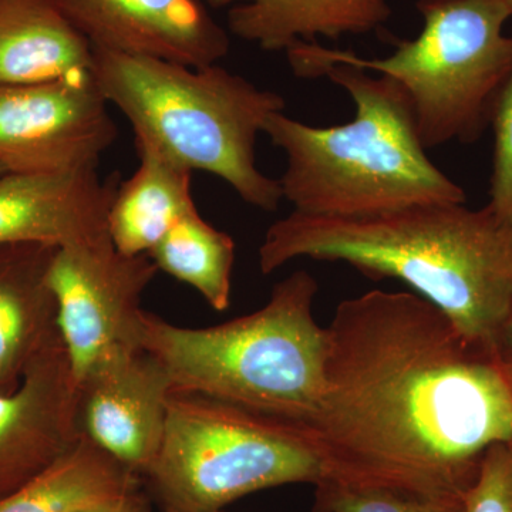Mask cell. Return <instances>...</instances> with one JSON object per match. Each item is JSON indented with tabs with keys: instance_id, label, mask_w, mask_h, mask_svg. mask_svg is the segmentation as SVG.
Returning <instances> with one entry per match:
<instances>
[{
	"instance_id": "d4e9b609",
	"label": "cell",
	"mask_w": 512,
	"mask_h": 512,
	"mask_svg": "<svg viewBox=\"0 0 512 512\" xmlns=\"http://www.w3.org/2000/svg\"><path fill=\"white\" fill-rule=\"evenodd\" d=\"M505 5L508 6V9H510L511 15H512V0H504Z\"/></svg>"
},
{
	"instance_id": "5bb4252c",
	"label": "cell",
	"mask_w": 512,
	"mask_h": 512,
	"mask_svg": "<svg viewBox=\"0 0 512 512\" xmlns=\"http://www.w3.org/2000/svg\"><path fill=\"white\" fill-rule=\"evenodd\" d=\"M57 248H0V393L15 390L32 363L59 338L47 269Z\"/></svg>"
},
{
	"instance_id": "7402d4cb",
	"label": "cell",
	"mask_w": 512,
	"mask_h": 512,
	"mask_svg": "<svg viewBox=\"0 0 512 512\" xmlns=\"http://www.w3.org/2000/svg\"><path fill=\"white\" fill-rule=\"evenodd\" d=\"M466 512H512V439L484 454L466 494Z\"/></svg>"
},
{
	"instance_id": "d6986e66",
	"label": "cell",
	"mask_w": 512,
	"mask_h": 512,
	"mask_svg": "<svg viewBox=\"0 0 512 512\" xmlns=\"http://www.w3.org/2000/svg\"><path fill=\"white\" fill-rule=\"evenodd\" d=\"M148 256L158 271L190 285L214 311L225 312L231 305L234 239L198 210L178 222Z\"/></svg>"
},
{
	"instance_id": "30bf717a",
	"label": "cell",
	"mask_w": 512,
	"mask_h": 512,
	"mask_svg": "<svg viewBox=\"0 0 512 512\" xmlns=\"http://www.w3.org/2000/svg\"><path fill=\"white\" fill-rule=\"evenodd\" d=\"M173 392L170 373L147 350L110 357L79 383L80 434L144 478L163 444Z\"/></svg>"
},
{
	"instance_id": "277c9868",
	"label": "cell",
	"mask_w": 512,
	"mask_h": 512,
	"mask_svg": "<svg viewBox=\"0 0 512 512\" xmlns=\"http://www.w3.org/2000/svg\"><path fill=\"white\" fill-rule=\"evenodd\" d=\"M92 76L107 103L123 113L136 143L188 168L221 178L242 201L276 211L278 180L256 165L259 133L285 110L281 94L261 89L218 64L191 67L93 47Z\"/></svg>"
},
{
	"instance_id": "7c38bea8",
	"label": "cell",
	"mask_w": 512,
	"mask_h": 512,
	"mask_svg": "<svg viewBox=\"0 0 512 512\" xmlns=\"http://www.w3.org/2000/svg\"><path fill=\"white\" fill-rule=\"evenodd\" d=\"M77 407L79 384L59 336L15 390L0 393V497L45 470L80 439Z\"/></svg>"
},
{
	"instance_id": "8992f818",
	"label": "cell",
	"mask_w": 512,
	"mask_h": 512,
	"mask_svg": "<svg viewBox=\"0 0 512 512\" xmlns=\"http://www.w3.org/2000/svg\"><path fill=\"white\" fill-rule=\"evenodd\" d=\"M424 26L392 55L366 59L318 42L286 50L299 79H315L323 66L346 63L392 77L409 94L426 150L450 141L473 143L493 119L512 69V18L504 0H417Z\"/></svg>"
},
{
	"instance_id": "ba28073f",
	"label": "cell",
	"mask_w": 512,
	"mask_h": 512,
	"mask_svg": "<svg viewBox=\"0 0 512 512\" xmlns=\"http://www.w3.org/2000/svg\"><path fill=\"white\" fill-rule=\"evenodd\" d=\"M158 269L148 255L121 254L109 235L57 248L47 285L77 384L121 353L141 348V298Z\"/></svg>"
},
{
	"instance_id": "83f0119b",
	"label": "cell",
	"mask_w": 512,
	"mask_h": 512,
	"mask_svg": "<svg viewBox=\"0 0 512 512\" xmlns=\"http://www.w3.org/2000/svg\"><path fill=\"white\" fill-rule=\"evenodd\" d=\"M163 512H175V511H163Z\"/></svg>"
},
{
	"instance_id": "52a82bcc",
	"label": "cell",
	"mask_w": 512,
	"mask_h": 512,
	"mask_svg": "<svg viewBox=\"0 0 512 512\" xmlns=\"http://www.w3.org/2000/svg\"><path fill=\"white\" fill-rule=\"evenodd\" d=\"M144 478L164 511L222 512L268 488L316 485L323 468L306 424L174 390Z\"/></svg>"
},
{
	"instance_id": "8fae6325",
	"label": "cell",
	"mask_w": 512,
	"mask_h": 512,
	"mask_svg": "<svg viewBox=\"0 0 512 512\" xmlns=\"http://www.w3.org/2000/svg\"><path fill=\"white\" fill-rule=\"evenodd\" d=\"M94 49L191 67L218 64L229 35L202 0H53Z\"/></svg>"
},
{
	"instance_id": "484cf974",
	"label": "cell",
	"mask_w": 512,
	"mask_h": 512,
	"mask_svg": "<svg viewBox=\"0 0 512 512\" xmlns=\"http://www.w3.org/2000/svg\"><path fill=\"white\" fill-rule=\"evenodd\" d=\"M313 512H329V511L320 510V508L313 507Z\"/></svg>"
},
{
	"instance_id": "cb8c5ba5",
	"label": "cell",
	"mask_w": 512,
	"mask_h": 512,
	"mask_svg": "<svg viewBox=\"0 0 512 512\" xmlns=\"http://www.w3.org/2000/svg\"><path fill=\"white\" fill-rule=\"evenodd\" d=\"M495 357L512 389V311L498 335Z\"/></svg>"
},
{
	"instance_id": "7a4b0ae2",
	"label": "cell",
	"mask_w": 512,
	"mask_h": 512,
	"mask_svg": "<svg viewBox=\"0 0 512 512\" xmlns=\"http://www.w3.org/2000/svg\"><path fill=\"white\" fill-rule=\"evenodd\" d=\"M301 258L343 262L373 281L399 279L494 353L512 311V234L487 207L414 205L360 217L292 211L266 231L259 269L269 275Z\"/></svg>"
},
{
	"instance_id": "5b68a950",
	"label": "cell",
	"mask_w": 512,
	"mask_h": 512,
	"mask_svg": "<svg viewBox=\"0 0 512 512\" xmlns=\"http://www.w3.org/2000/svg\"><path fill=\"white\" fill-rule=\"evenodd\" d=\"M318 291L308 271L293 272L261 309L210 328L144 311L141 348L163 363L174 390L306 424L318 409L328 353V329L313 316Z\"/></svg>"
},
{
	"instance_id": "44dd1931",
	"label": "cell",
	"mask_w": 512,
	"mask_h": 512,
	"mask_svg": "<svg viewBox=\"0 0 512 512\" xmlns=\"http://www.w3.org/2000/svg\"><path fill=\"white\" fill-rule=\"evenodd\" d=\"M495 148L488 210L512 234V69L493 113Z\"/></svg>"
},
{
	"instance_id": "603a6c76",
	"label": "cell",
	"mask_w": 512,
	"mask_h": 512,
	"mask_svg": "<svg viewBox=\"0 0 512 512\" xmlns=\"http://www.w3.org/2000/svg\"><path fill=\"white\" fill-rule=\"evenodd\" d=\"M77 512H153V508L140 487L106 503L93 505Z\"/></svg>"
},
{
	"instance_id": "e0dca14e",
	"label": "cell",
	"mask_w": 512,
	"mask_h": 512,
	"mask_svg": "<svg viewBox=\"0 0 512 512\" xmlns=\"http://www.w3.org/2000/svg\"><path fill=\"white\" fill-rule=\"evenodd\" d=\"M140 165L117 187L107 215V232L121 254L148 255L187 215L197 210L191 171L163 151L136 143Z\"/></svg>"
},
{
	"instance_id": "ac0fdd59",
	"label": "cell",
	"mask_w": 512,
	"mask_h": 512,
	"mask_svg": "<svg viewBox=\"0 0 512 512\" xmlns=\"http://www.w3.org/2000/svg\"><path fill=\"white\" fill-rule=\"evenodd\" d=\"M140 483L141 477L80 434L45 470L0 497V512H77L136 490Z\"/></svg>"
},
{
	"instance_id": "6da1fadb",
	"label": "cell",
	"mask_w": 512,
	"mask_h": 512,
	"mask_svg": "<svg viewBox=\"0 0 512 512\" xmlns=\"http://www.w3.org/2000/svg\"><path fill=\"white\" fill-rule=\"evenodd\" d=\"M326 329L323 392L306 423L322 481L466 498L488 448L512 439L495 353L414 292L345 299Z\"/></svg>"
},
{
	"instance_id": "2e32d148",
	"label": "cell",
	"mask_w": 512,
	"mask_h": 512,
	"mask_svg": "<svg viewBox=\"0 0 512 512\" xmlns=\"http://www.w3.org/2000/svg\"><path fill=\"white\" fill-rule=\"evenodd\" d=\"M93 46L53 0H0V84L92 73Z\"/></svg>"
},
{
	"instance_id": "3957f363",
	"label": "cell",
	"mask_w": 512,
	"mask_h": 512,
	"mask_svg": "<svg viewBox=\"0 0 512 512\" xmlns=\"http://www.w3.org/2000/svg\"><path fill=\"white\" fill-rule=\"evenodd\" d=\"M342 87L355 119L315 127L274 113L264 134L284 151L282 198L293 211L360 217L414 205L464 204L466 191L437 167L420 140L412 100L392 77L346 63L316 73Z\"/></svg>"
},
{
	"instance_id": "9a60e30c",
	"label": "cell",
	"mask_w": 512,
	"mask_h": 512,
	"mask_svg": "<svg viewBox=\"0 0 512 512\" xmlns=\"http://www.w3.org/2000/svg\"><path fill=\"white\" fill-rule=\"evenodd\" d=\"M228 8V30L266 52H281L318 37L366 35L392 18L387 0H202Z\"/></svg>"
},
{
	"instance_id": "9c48e42d",
	"label": "cell",
	"mask_w": 512,
	"mask_h": 512,
	"mask_svg": "<svg viewBox=\"0 0 512 512\" xmlns=\"http://www.w3.org/2000/svg\"><path fill=\"white\" fill-rule=\"evenodd\" d=\"M117 138L92 73L0 84V168L6 174L94 171Z\"/></svg>"
},
{
	"instance_id": "4316f807",
	"label": "cell",
	"mask_w": 512,
	"mask_h": 512,
	"mask_svg": "<svg viewBox=\"0 0 512 512\" xmlns=\"http://www.w3.org/2000/svg\"><path fill=\"white\" fill-rule=\"evenodd\" d=\"M3 174H6L5 171L2 170V168H0V175H3Z\"/></svg>"
},
{
	"instance_id": "ffe728a7",
	"label": "cell",
	"mask_w": 512,
	"mask_h": 512,
	"mask_svg": "<svg viewBox=\"0 0 512 512\" xmlns=\"http://www.w3.org/2000/svg\"><path fill=\"white\" fill-rule=\"evenodd\" d=\"M315 488V508L329 512H466V498L461 497H429L330 481H320Z\"/></svg>"
},
{
	"instance_id": "4fadbf2b",
	"label": "cell",
	"mask_w": 512,
	"mask_h": 512,
	"mask_svg": "<svg viewBox=\"0 0 512 512\" xmlns=\"http://www.w3.org/2000/svg\"><path fill=\"white\" fill-rule=\"evenodd\" d=\"M97 170L0 175V248H63L109 235L107 215L119 187Z\"/></svg>"
}]
</instances>
